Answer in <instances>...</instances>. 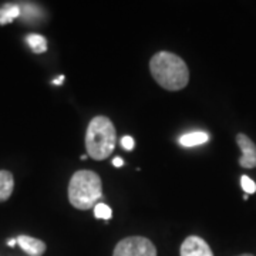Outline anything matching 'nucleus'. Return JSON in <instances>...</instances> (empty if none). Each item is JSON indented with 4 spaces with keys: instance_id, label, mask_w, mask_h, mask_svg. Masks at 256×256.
I'll return each mask as SVG.
<instances>
[{
    "instance_id": "f257e3e1",
    "label": "nucleus",
    "mask_w": 256,
    "mask_h": 256,
    "mask_svg": "<svg viewBox=\"0 0 256 256\" xmlns=\"http://www.w3.org/2000/svg\"><path fill=\"white\" fill-rule=\"evenodd\" d=\"M150 72L154 80L168 92H178L190 82L188 66L171 52H158L150 60Z\"/></svg>"
},
{
    "instance_id": "4468645a",
    "label": "nucleus",
    "mask_w": 256,
    "mask_h": 256,
    "mask_svg": "<svg viewBox=\"0 0 256 256\" xmlns=\"http://www.w3.org/2000/svg\"><path fill=\"white\" fill-rule=\"evenodd\" d=\"M136 146V141H134V138L130 137V136H126V137L121 138V146L124 148V150H127V151H131L132 148Z\"/></svg>"
},
{
    "instance_id": "39448f33",
    "label": "nucleus",
    "mask_w": 256,
    "mask_h": 256,
    "mask_svg": "<svg viewBox=\"0 0 256 256\" xmlns=\"http://www.w3.org/2000/svg\"><path fill=\"white\" fill-rule=\"evenodd\" d=\"M236 144L242 151V156L239 158V165L242 168H256V146L255 142L248 137L246 134H236Z\"/></svg>"
},
{
    "instance_id": "ddd939ff",
    "label": "nucleus",
    "mask_w": 256,
    "mask_h": 256,
    "mask_svg": "<svg viewBox=\"0 0 256 256\" xmlns=\"http://www.w3.org/2000/svg\"><path fill=\"white\" fill-rule=\"evenodd\" d=\"M240 185H242V188H244V191L248 194H255L256 192V184L248 176V175H242V178H240Z\"/></svg>"
},
{
    "instance_id": "f03ea898",
    "label": "nucleus",
    "mask_w": 256,
    "mask_h": 256,
    "mask_svg": "<svg viewBox=\"0 0 256 256\" xmlns=\"http://www.w3.org/2000/svg\"><path fill=\"white\" fill-rule=\"evenodd\" d=\"M102 196L101 178L94 171L82 170L74 172L68 184V201L76 210L94 208Z\"/></svg>"
},
{
    "instance_id": "6e6552de",
    "label": "nucleus",
    "mask_w": 256,
    "mask_h": 256,
    "mask_svg": "<svg viewBox=\"0 0 256 256\" xmlns=\"http://www.w3.org/2000/svg\"><path fill=\"white\" fill-rule=\"evenodd\" d=\"M14 190V178L8 170H0V202H6Z\"/></svg>"
},
{
    "instance_id": "f8f14e48",
    "label": "nucleus",
    "mask_w": 256,
    "mask_h": 256,
    "mask_svg": "<svg viewBox=\"0 0 256 256\" xmlns=\"http://www.w3.org/2000/svg\"><path fill=\"white\" fill-rule=\"evenodd\" d=\"M94 215H96V218H98V220H108L111 218V215H112V210H111V208L108 205L98 202V204L94 206Z\"/></svg>"
},
{
    "instance_id": "dca6fc26",
    "label": "nucleus",
    "mask_w": 256,
    "mask_h": 256,
    "mask_svg": "<svg viewBox=\"0 0 256 256\" xmlns=\"http://www.w3.org/2000/svg\"><path fill=\"white\" fill-rule=\"evenodd\" d=\"M63 80H64V76H60L57 80H54V82H53V84H56V86H60V84L63 82Z\"/></svg>"
},
{
    "instance_id": "0eeeda50",
    "label": "nucleus",
    "mask_w": 256,
    "mask_h": 256,
    "mask_svg": "<svg viewBox=\"0 0 256 256\" xmlns=\"http://www.w3.org/2000/svg\"><path fill=\"white\" fill-rule=\"evenodd\" d=\"M16 240H18V246L30 256H43L47 249L46 244L43 240L28 236V235H18Z\"/></svg>"
},
{
    "instance_id": "7ed1b4c3",
    "label": "nucleus",
    "mask_w": 256,
    "mask_h": 256,
    "mask_svg": "<svg viewBox=\"0 0 256 256\" xmlns=\"http://www.w3.org/2000/svg\"><path fill=\"white\" fill-rule=\"evenodd\" d=\"M116 127L108 117L97 116L90 121L86 131V150L90 158L102 161L116 148Z\"/></svg>"
},
{
    "instance_id": "423d86ee",
    "label": "nucleus",
    "mask_w": 256,
    "mask_h": 256,
    "mask_svg": "<svg viewBox=\"0 0 256 256\" xmlns=\"http://www.w3.org/2000/svg\"><path fill=\"white\" fill-rule=\"evenodd\" d=\"M181 256H214L210 245L196 235H191L185 239L180 249Z\"/></svg>"
},
{
    "instance_id": "1a4fd4ad",
    "label": "nucleus",
    "mask_w": 256,
    "mask_h": 256,
    "mask_svg": "<svg viewBox=\"0 0 256 256\" xmlns=\"http://www.w3.org/2000/svg\"><path fill=\"white\" fill-rule=\"evenodd\" d=\"M210 140V136L204 131H195V132H190L185 134L180 138V144L184 146H195L205 144Z\"/></svg>"
},
{
    "instance_id": "20e7f679",
    "label": "nucleus",
    "mask_w": 256,
    "mask_h": 256,
    "mask_svg": "<svg viewBox=\"0 0 256 256\" xmlns=\"http://www.w3.org/2000/svg\"><path fill=\"white\" fill-rule=\"evenodd\" d=\"M112 256H156V248L146 236H128L116 245Z\"/></svg>"
},
{
    "instance_id": "9d476101",
    "label": "nucleus",
    "mask_w": 256,
    "mask_h": 256,
    "mask_svg": "<svg viewBox=\"0 0 256 256\" xmlns=\"http://www.w3.org/2000/svg\"><path fill=\"white\" fill-rule=\"evenodd\" d=\"M22 9L18 4H4L0 9V24H8L20 16Z\"/></svg>"
},
{
    "instance_id": "2eb2a0df",
    "label": "nucleus",
    "mask_w": 256,
    "mask_h": 256,
    "mask_svg": "<svg viewBox=\"0 0 256 256\" xmlns=\"http://www.w3.org/2000/svg\"><path fill=\"white\" fill-rule=\"evenodd\" d=\"M112 165H114V166H122V165H124V161H122L120 156H116V158L112 160Z\"/></svg>"
},
{
    "instance_id": "9b49d317",
    "label": "nucleus",
    "mask_w": 256,
    "mask_h": 256,
    "mask_svg": "<svg viewBox=\"0 0 256 256\" xmlns=\"http://www.w3.org/2000/svg\"><path fill=\"white\" fill-rule=\"evenodd\" d=\"M26 42L30 48L33 50V53H36V54H42V53L47 52L46 37L40 36V34H28L26 37Z\"/></svg>"
},
{
    "instance_id": "f3484780",
    "label": "nucleus",
    "mask_w": 256,
    "mask_h": 256,
    "mask_svg": "<svg viewBox=\"0 0 256 256\" xmlns=\"http://www.w3.org/2000/svg\"><path fill=\"white\" fill-rule=\"evenodd\" d=\"M16 244H18V240H16V239H10L9 242H8V245H9V246H14Z\"/></svg>"
},
{
    "instance_id": "a211bd4d",
    "label": "nucleus",
    "mask_w": 256,
    "mask_h": 256,
    "mask_svg": "<svg viewBox=\"0 0 256 256\" xmlns=\"http://www.w3.org/2000/svg\"><path fill=\"white\" fill-rule=\"evenodd\" d=\"M238 256H255V255H250V254H242V255H238Z\"/></svg>"
}]
</instances>
